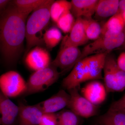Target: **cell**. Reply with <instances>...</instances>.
Segmentation results:
<instances>
[{
	"label": "cell",
	"instance_id": "1",
	"mask_svg": "<svg viewBox=\"0 0 125 125\" xmlns=\"http://www.w3.org/2000/svg\"><path fill=\"white\" fill-rule=\"evenodd\" d=\"M10 2L0 14V52L6 64L12 66L23 51L30 14L20 11Z\"/></svg>",
	"mask_w": 125,
	"mask_h": 125
},
{
	"label": "cell",
	"instance_id": "2",
	"mask_svg": "<svg viewBox=\"0 0 125 125\" xmlns=\"http://www.w3.org/2000/svg\"><path fill=\"white\" fill-rule=\"evenodd\" d=\"M54 0L48 1L33 11L27 19L25 39L26 54L33 47L45 45L42 32L49 24L51 18L50 9Z\"/></svg>",
	"mask_w": 125,
	"mask_h": 125
},
{
	"label": "cell",
	"instance_id": "3",
	"mask_svg": "<svg viewBox=\"0 0 125 125\" xmlns=\"http://www.w3.org/2000/svg\"><path fill=\"white\" fill-rule=\"evenodd\" d=\"M125 39V29L118 34H101L97 39L83 48L79 61L92 54H109L112 50L121 47Z\"/></svg>",
	"mask_w": 125,
	"mask_h": 125
},
{
	"label": "cell",
	"instance_id": "4",
	"mask_svg": "<svg viewBox=\"0 0 125 125\" xmlns=\"http://www.w3.org/2000/svg\"><path fill=\"white\" fill-rule=\"evenodd\" d=\"M57 68L50 64L48 67L35 71L27 83V95L45 91L56 83L60 77Z\"/></svg>",
	"mask_w": 125,
	"mask_h": 125
},
{
	"label": "cell",
	"instance_id": "5",
	"mask_svg": "<svg viewBox=\"0 0 125 125\" xmlns=\"http://www.w3.org/2000/svg\"><path fill=\"white\" fill-rule=\"evenodd\" d=\"M103 71L104 85L107 93L124 91L125 72L118 67L115 57L110 53L106 56Z\"/></svg>",
	"mask_w": 125,
	"mask_h": 125
},
{
	"label": "cell",
	"instance_id": "6",
	"mask_svg": "<svg viewBox=\"0 0 125 125\" xmlns=\"http://www.w3.org/2000/svg\"><path fill=\"white\" fill-rule=\"evenodd\" d=\"M27 89V83L17 72L10 71L0 76V90L9 98L25 93Z\"/></svg>",
	"mask_w": 125,
	"mask_h": 125
},
{
	"label": "cell",
	"instance_id": "7",
	"mask_svg": "<svg viewBox=\"0 0 125 125\" xmlns=\"http://www.w3.org/2000/svg\"><path fill=\"white\" fill-rule=\"evenodd\" d=\"M79 87L68 90L70 99L67 107L79 116L89 118L95 115L97 113V108L88 101L78 92Z\"/></svg>",
	"mask_w": 125,
	"mask_h": 125
},
{
	"label": "cell",
	"instance_id": "8",
	"mask_svg": "<svg viewBox=\"0 0 125 125\" xmlns=\"http://www.w3.org/2000/svg\"><path fill=\"white\" fill-rule=\"evenodd\" d=\"M81 54L78 47L61 46L57 56L51 64L59 68L62 72H66L73 69L79 61Z\"/></svg>",
	"mask_w": 125,
	"mask_h": 125
},
{
	"label": "cell",
	"instance_id": "9",
	"mask_svg": "<svg viewBox=\"0 0 125 125\" xmlns=\"http://www.w3.org/2000/svg\"><path fill=\"white\" fill-rule=\"evenodd\" d=\"M25 62L30 69L36 71L48 67L51 62L50 54L46 49L36 46L27 53Z\"/></svg>",
	"mask_w": 125,
	"mask_h": 125
},
{
	"label": "cell",
	"instance_id": "10",
	"mask_svg": "<svg viewBox=\"0 0 125 125\" xmlns=\"http://www.w3.org/2000/svg\"><path fill=\"white\" fill-rule=\"evenodd\" d=\"M88 70L85 58L75 64L70 74L63 79L62 85L67 90L79 87L81 83L87 81Z\"/></svg>",
	"mask_w": 125,
	"mask_h": 125
},
{
	"label": "cell",
	"instance_id": "11",
	"mask_svg": "<svg viewBox=\"0 0 125 125\" xmlns=\"http://www.w3.org/2000/svg\"><path fill=\"white\" fill-rule=\"evenodd\" d=\"M70 99V96L69 94L62 89L51 97L37 105L43 113H55L67 107Z\"/></svg>",
	"mask_w": 125,
	"mask_h": 125
},
{
	"label": "cell",
	"instance_id": "12",
	"mask_svg": "<svg viewBox=\"0 0 125 125\" xmlns=\"http://www.w3.org/2000/svg\"><path fill=\"white\" fill-rule=\"evenodd\" d=\"M19 114V107L0 90V125H13Z\"/></svg>",
	"mask_w": 125,
	"mask_h": 125
},
{
	"label": "cell",
	"instance_id": "13",
	"mask_svg": "<svg viewBox=\"0 0 125 125\" xmlns=\"http://www.w3.org/2000/svg\"><path fill=\"white\" fill-rule=\"evenodd\" d=\"M89 40L84 29L82 18L76 19L74 24L70 32L63 38L61 46L79 47L86 44Z\"/></svg>",
	"mask_w": 125,
	"mask_h": 125
},
{
	"label": "cell",
	"instance_id": "14",
	"mask_svg": "<svg viewBox=\"0 0 125 125\" xmlns=\"http://www.w3.org/2000/svg\"><path fill=\"white\" fill-rule=\"evenodd\" d=\"M18 106L19 125H39L43 113L37 104L29 106L20 103Z\"/></svg>",
	"mask_w": 125,
	"mask_h": 125
},
{
	"label": "cell",
	"instance_id": "15",
	"mask_svg": "<svg viewBox=\"0 0 125 125\" xmlns=\"http://www.w3.org/2000/svg\"><path fill=\"white\" fill-rule=\"evenodd\" d=\"M81 93L84 97L96 106L105 101L107 94L105 85L97 81L87 84L81 90Z\"/></svg>",
	"mask_w": 125,
	"mask_h": 125
},
{
	"label": "cell",
	"instance_id": "16",
	"mask_svg": "<svg viewBox=\"0 0 125 125\" xmlns=\"http://www.w3.org/2000/svg\"><path fill=\"white\" fill-rule=\"evenodd\" d=\"M71 11L74 17L91 18L95 14L98 0H72Z\"/></svg>",
	"mask_w": 125,
	"mask_h": 125
},
{
	"label": "cell",
	"instance_id": "17",
	"mask_svg": "<svg viewBox=\"0 0 125 125\" xmlns=\"http://www.w3.org/2000/svg\"><path fill=\"white\" fill-rule=\"evenodd\" d=\"M108 54H95L84 58L88 68L87 80L102 78V71L103 70L105 60Z\"/></svg>",
	"mask_w": 125,
	"mask_h": 125
},
{
	"label": "cell",
	"instance_id": "18",
	"mask_svg": "<svg viewBox=\"0 0 125 125\" xmlns=\"http://www.w3.org/2000/svg\"><path fill=\"white\" fill-rule=\"evenodd\" d=\"M119 2L118 0H98L94 14L95 16L104 19L115 15L118 11Z\"/></svg>",
	"mask_w": 125,
	"mask_h": 125
},
{
	"label": "cell",
	"instance_id": "19",
	"mask_svg": "<svg viewBox=\"0 0 125 125\" xmlns=\"http://www.w3.org/2000/svg\"><path fill=\"white\" fill-rule=\"evenodd\" d=\"M125 29V24L121 13L111 17L102 27L101 34H118Z\"/></svg>",
	"mask_w": 125,
	"mask_h": 125
},
{
	"label": "cell",
	"instance_id": "20",
	"mask_svg": "<svg viewBox=\"0 0 125 125\" xmlns=\"http://www.w3.org/2000/svg\"><path fill=\"white\" fill-rule=\"evenodd\" d=\"M84 31L88 40H96L101 35L102 27L97 21L91 18H82Z\"/></svg>",
	"mask_w": 125,
	"mask_h": 125
},
{
	"label": "cell",
	"instance_id": "21",
	"mask_svg": "<svg viewBox=\"0 0 125 125\" xmlns=\"http://www.w3.org/2000/svg\"><path fill=\"white\" fill-rule=\"evenodd\" d=\"M98 121L101 125H125V114L109 109Z\"/></svg>",
	"mask_w": 125,
	"mask_h": 125
},
{
	"label": "cell",
	"instance_id": "22",
	"mask_svg": "<svg viewBox=\"0 0 125 125\" xmlns=\"http://www.w3.org/2000/svg\"><path fill=\"white\" fill-rule=\"evenodd\" d=\"M63 38L61 32L57 27H51L45 31L43 39L45 45L49 49L56 47Z\"/></svg>",
	"mask_w": 125,
	"mask_h": 125
},
{
	"label": "cell",
	"instance_id": "23",
	"mask_svg": "<svg viewBox=\"0 0 125 125\" xmlns=\"http://www.w3.org/2000/svg\"><path fill=\"white\" fill-rule=\"evenodd\" d=\"M71 8L70 1L65 0H54L50 9V14L52 20L56 23L60 17L66 11L71 10Z\"/></svg>",
	"mask_w": 125,
	"mask_h": 125
},
{
	"label": "cell",
	"instance_id": "24",
	"mask_svg": "<svg viewBox=\"0 0 125 125\" xmlns=\"http://www.w3.org/2000/svg\"><path fill=\"white\" fill-rule=\"evenodd\" d=\"M48 0H15L12 4L19 10L30 14L41 6L46 4Z\"/></svg>",
	"mask_w": 125,
	"mask_h": 125
},
{
	"label": "cell",
	"instance_id": "25",
	"mask_svg": "<svg viewBox=\"0 0 125 125\" xmlns=\"http://www.w3.org/2000/svg\"><path fill=\"white\" fill-rule=\"evenodd\" d=\"M75 20L71 10H69L60 17L56 23L59 29L64 33H68L72 29Z\"/></svg>",
	"mask_w": 125,
	"mask_h": 125
},
{
	"label": "cell",
	"instance_id": "26",
	"mask_svg": "<svg viewBox=\"0 0 125 125\" xmlns=\"http://www.w3.org/2000/svg\"><path fill=\"white\" fill-rule=\"evenodd\" d=\"M57 116L59 125H79L80 122L79 116L70 110L62 111Z\"/></svg>",
	"mask_w": 125,
	"mask_h": 125
},
{
	"label": "cell",
	"instance_id": "27",
	"mask_svg": "<svg viewBox=\"0 0 125 125\" xmlns=\"http://www.w3.org/2000/svg\"><path fill=\"white\" fill-rule=\"evenodd\" d=\"M57 114L55 113H43L39 125H58Z\"/></svg>",
	"mask_w": 125,
	"mask_h": 125
},
{
	"label": "cell",
	"instance_id": "28",
	"mask_svg": "<svg viewBox=\"0 0 125 125\" xmlns=\"http://www.w3.org/2000/svg\"><path fill=\"white\" fill-rule=\"evenodd\" d=\"M109 109L125 114V94L120 99L113 103Z\"/></svg>",
	"mask_w": 125,
	"mask_h": 125
},
{
	"label": "cell",
	"instance_id": "29",
	"mask_svg": "<svg viewBox=\"0 0 125 125\" xmlns=\"http://www.w3.org/2000/svg\"><path fill=\"white\" fill-rule=\"evenodd\" d=\"M116 62L118 67L125 72V52H122L120 54Z\"/></svg>",
	"mask_w": 125,
	"mask_h": 125
},
{
	"label": "cell",
	"instance_id": "30",
	"mask_svg": "<svg viewBox=\"0 0 125 125\" xmlns=\"http://www.w3.org/2000/svg\"><path fill=\"white\" fill-rule=\"evenodd\" d=\"M10 1L8 0H0V14L4 10Z\"/></svg>",
	"mask_w": 125,
	"mask_h": 125
},
{
	"label": "cell",
	"instance_id": "31",
	"mask_svg": "<svg viewBox=\"0 0 125 125\" xmlns=\"http://www.w3.org/2000/svg\"><path fill=\"white\" fill-rule=\"evenodd\" d=\"M125 10V0H119V6L117 13H121Z\"/></svg>",
	"mask_w": 125,
	"mask_h": 125
},
{
	"label": "cell",
	"instance_id": "32",
	"mask_svg": "<svg viewBox=\"0 0 125 125\" xmlns=\"http://www.w3.org/2000/svg\"><path fill=\"white\" fill-rule=\"evenodd\" d=\"M122 15V18H123V20H124V22L125 24V10H124L123 12L121 13Z\"/></svg>",
	"mask_w": 125,
	"mask_h": 125
},
{
	"label": "cell",
	"instance_id": "33",
	"mask_svg": "<svg viewBox=\"0 0 125 125\" xmlns=\"http://www.w3.org/2000/svg\"><path fill=\"white\" fill-rule=\"evenodd\" d=\"M121 47H122V48H123V49L125 48V39L124 42L123 43V44L121 46Z\"/></svg>",
	"mask_w": 125,
	"mask_h": 125
},
{
	"label": "cell",
	"instance_id": "34",
	"mask_svg": "<svg viewBox=\"0 0 125 125\" xmlns=\"http://www.w3.org/2000/svg\"></svg>",
	"mask_w": 125,
	"mask_h": 125
}]
</instances>
